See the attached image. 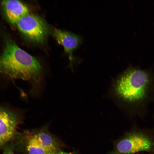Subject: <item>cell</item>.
I'll return each mask as SVG.
<instances>
[{"label": "cell", "mask_w": 154, "mask_h": 154, "mask_svg": "<svg viewBox=\"0 0 154 154\" xmlns=\"http://www.w3.org/2000/svg\"><path fill=\"white\" fill-rule=\"evenodd\" d=\"M42 68L35 57L9 40L0 56V72L12 79L38 82Z\"/></svg>", "instance_id": "1"}, {"label": "cell", "mask_w": 154, "mask_h": 154, "mask_svg": "<svg viewBox=\"0 0 154 154\" xmlns=\"http://www.w3.org/2000/svg\"><path fill=\"white\" fill-rule=\"evenodd\" d=\"M150 80L148 74L138 68H131L124 73L117 80L115 91L117 95L127 102L137 103L146 97Z\"/></svg>", "instance_id": "2"}, {"label": "cell", "mask_w": 154, "mask_h": 154, "mask_svg": "<svg viewBox=\"0 0 154 154\" xmlns=\"http://www.w3.org/2000/svg\"><path fill=\"white\" fill-rule=\"evenodd\" d=\"M115 147V152L120 154L154 153V136L142 130H133L118 140Z\"/></svg>", "instance_id": "3"}, {"label": "cell", "mask_w": 154, "mask_h": 154, "mask_svg": "<svg viewBox=\"0 0 154 154\" xmlns=\"http://www.w3.org/2000/svg\"><path fill=\"white\" fill-rule=\"evenodd\" d=\"M16 25L27 37L38 43L44 41L49 32L48 25L42 18L29 13L20 18Z\"/></svg>", "instance_id": "4"}, {"label": "cell", "mask_w": 154, "mask_h": 154, "mask_svg": "<svg viewBox=\"0 0 154 154\" xmlns=\"http://www.w3.org/2000/svg\"><path fill=\"white\" fill-rule=\"evenodd\" d=\"M17 137V144L24 154H54L44 147L35 129L25 130Z\"/></svg>", "instance_id": "5"}, {"label": "cell", "mask_w": 154, "mask_h": 154, "mask_svg": "<svg viewBox=\"0 0 154 154\" xmlns=\"http://www.w3.org/2000/svg\"><path fill=\"white\" fill-rule=\"evenodd\" d=\"M18 118L13 112L0 107V146L2 147L14 137Z\"/></svg>", "instance_id": "6"}, {"label": "cell", "mask_w": 154, "mask_h": 154, "mask_svg": "<svg viewBox=\"0 0 154 154\" xmlns=\"http://www.w3.org/2000/svg\"><path fill=\"white\" fill-rule=\"evenodd\" d=\"M53 35L58 43L62 45L65 52L69 55L72 62L74 60L73 52L81 43L82 38L80 36L68 31L54 28Z\"/></svg>", "instance_id": "7"}, {"label": "cell", "mask_w": 154, "mask_h": 154, "mask_svg": "<svg viewBox=\"0 0 154 154\" xmlns=\"http://www.w3.org/2000/svg\"><path fill=\"white\" fill-rule=\"evenodd\" d=\"M2 5L7 18L14 25H16L20 18L29 13L28 7L19 1H3Z\"/></svg>", "instance_id": "8"}, {"label": "cell", "mask_w": 154, "mask_h": 154, "mask_svg": "<svg viewBox=\"0 0 154 154\" xmlns=\"http://www.w3.org/2000/svg\"><path fill=\"white\" fill-rule=\"evenodd\" d=\"M14 146L13 144L9 145L4 148L2 154H15Z\"/></svg>", "instance_id": "9"}, {"label": "cell", "mask_w": 154, "mask_h": 154, "mask_svg": "<svg viewBox=\"0 0 154 154\" xmlns=\"http://www.w3.org/2000/svg\"><path fill=\"white\" fill-rule=\"evenodd\" d=\"M109 154H120L118 153H117L116 152H114L112 153H111Z\"/></svg>", "instance_id": "10"}, {"label": "cell", "mask_w": 154, "mask_h": 154, "mask_svg": "<svg viewBox=\"0 0 154 154\" xmlns=\"http://www.w3.org/2000/svg\"><path fill=\"white\" fill-rule=\"evenodd\" d=\"M1 147L0 146V148H1Z\"/></svg>", "instance_id": "11"}]
</instances>
